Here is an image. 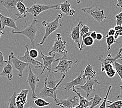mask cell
<instances>
[{
	"instance_id": "cell-51",
	"label": "cell",
	"mask_w": 122,
	"mask_h": 108,
	"mask_svg": "<svg viewBox=\"0 0 122 108\" xmlns=\"http://www.w3.org/2000/svg\"><path fill=\"white\" fill-rule=\"evenodd\" d=\"M33 108V107H30V108Z\"/></svg>"
},
{
	"instance_id": "cell-1",
	"label": "cell",
	"mask_w": 122,
	"mask_h": 108,
	"mask_svg": "<svg viewBox=\"0 0 122 108\" xmlns=\"http://www.w3.org/2000/svg\"><path fill=\"white\" fill-rule=\"evenodd\" d=\"M37 21L36 19H34L31 24L27 26V21H25V28L22 31H15L12 30V33L14 34H21L27 36L30 40L32 47L33 48H36V44H35V39H36V34L39 29L40 28L37 25Z\"/></svg>"
},
{
	"instance_id": "cell-17",
	"label": "cell",
	"mask_w": 122,
	"mask_h": 108,
	"mask_svg": "<svg viewBox=\"0 0 122 108\" xmlns=\"http://www.w3.org/2000/svg\"><path fill=\"white\" fill-rule=\"evenodd\" d=\"M100 84L99 82L96 80L95 79V78H92V79H89L87 80L85 84L83 85L82 86H79L76 89V90H81L83 89L84 91L85 92L87 97H88L90 94H91L92 93L95 92L96 90L93 88V86L95 84Z\"/></svg>"
},
{
	"instance_id": "cell-8",
	"label": "cell",
	"mask_w": 122,
	"mask_h": 108,
	"mask_svg": "<svg viewBox=\"0 0 122 108\" xmlns=\"http://www.w3.org/2000/svg\"><path fill=\"white\" fill-rule=\"evenodd\" d=\"M55 103L56 106L61 108H73L79 105L80 100L77 96H74L67 99H58Z\"/></svg>"
},
{
	"instance_id": "cell-43",
	"label": "cell",
	"mask_w": 122,
	"mask_h": 108,
	"mask_svg": "<svg viewBox=\"0 0 122 108\" xmlns=\"http://www.w3.org/2000/svg\"><path fill=\"white\" fill-rule=\"evenodd\" d=\"M96 36H97V32L96 31H91V35H90V36H91L93 40L96 39Z\"/></svg>"
},
{
	"instance_id": "cell-50",
	"label": "cell",
	"mask_w": 122,
	"mask_h": 108,
	"mask_svg": "<svg viewBox=\"0 0 122 108\" xmlns=\"http://www.w3.org/2000/svg\"><path fill=\"white\" fill-rule=\"evenodd\" d=\"M120 59H121V60H122V57H121V58H120Z\"/></svg>"
},
{
	"instance_id": "cell-47",
	"label": "cell",
	"mask_w": 122,
	"mask_h": 108,
	"mask_svg": "<svg viewBox=\"0 0 122 108\" xmlns=\"http://www.w3.org/2000/svg\"><path fill=\"white\" fill-rule=\"evenodd\" d=\"M122 52V46L121 48L119 49V51H118V52L117 54H121Z\"/></svg>"
},
{
	"instance_id": "cell-48",
	"label": "cell",
	"mask_w": 122,
	"mask_h": 108,
	"mask_svg": "<svg viewBox=\"0 0 122 108\" xmlns=\"http://www.w3.org/2000/svg\"><path fill=\"white\" fill-rule=\"evenodd\" d=\"M84 108L82 107L81 106H80V105H78V106H76V107H74V108Z\"/></svg>"
},
{
	"instance_id": "cell-29",
	"label": "cell",
	"mask_w": 122,
	"mask_h": 108,
	"mask_svg": "<svg viewBox=\"0 0 122 108\" xmlns=\"http://www.w3.org/2000/svg\"><path fill=\"white\" fill-rule=\"evenodd\" d=\"M94 43V40H93L92 38L90 36H87L85 37L84 39L83 42L81 44V51H82L83 49L84 44H85L87 46H91Z\"/></svg>"
},
{
	"instance_id": "cell-5",
	"label": "cell",
	"mask_w": 122,
	"mask_h": 108,
	"mask_svg": "<svg viewBox=\"0 0 122 108\" xmlns=\"http://www.w3.org/2000/svg\"><path fill=\"white\" fill-rule=\"evenodd\" d=\"M82 10L84 13H87L89 14L96 21L99 23L103 22L104 20L107 18L104 15V10L99 9L94 6L83 8H82Z\"/></svg>"
},
{
	"instance_id": "cell-24",
	"label": "cell",
	"mask_w": 122,
	"mask_h": 108,
	"mask_svg": "<svg viewBox=\"0 0 122 108\" xmlns=\"http://www.w3.org/2000/svg\"><path fill=\"white\" fill-rule=\"evenodd\" d=\"M96 76V72L92 70V65H88L83 72V77L87 81L94 78Z\"/></svg>"
},
{
	"instance_id": "cell-2",
	"label": "cell",
	"mask_w": 122,
	"mask_h": 108,
	"mask_svg": "<svg viewBox=\"0 0 122 108\" xmlns=\"http://www.w3.org/2000/svg\"><path fill=\"white\" fill-rule=\"evenodd\" d=\"M62 17V15L61 13H59L57 15L56 18L54 21L51 22H47L46 21H43L42 22V25L45 28V34L43 36V39L41 42L38 44L39 45H42L44 43L46 39L48 37L49 35L53 33L54 31L59 27H61L62 25L59 22V20Z\"/></svg>"
},
{
	"instance_id": "cell-37",
	"label": "cell",
	"mask_w": 122,
	"mask_h": 108,
	"mask_svg": "<svg viewBox=\"0 0 122 108\" xmlns=\"http://www.w3.org/2000/svg\"><path fill=\"white\" fill-rule=\"evenodd\" d=\"M29 55L31 58H32L33 59H35L36 58L38 57L39 52L36 48H32L31 49L30 51H29Z\"/></svg>"
},
{
	"instance_id": "cell-44",
	"label": "cell",
	"mask_w": 122,
	"mask_h": 108,
	"mask_svg": "<svg viewBox=\"0 0 122 108\" xmlns=\"http://www.w3.org/2000/svg\"><path fill=\"white\" fill-rule=\"evenodd\" d=\"M120 89H121V93L120 94L117 96V98L119 99L120 100H122V85L120 86Z\"/></svg>"
},
{
	"instance_id": "cell-38",
	"label": "cell",
	"mask_w": 122,
	"mask_h": 108,
	"mask_svg": "<svg viewBox=\"0 0 122 108\" xmlns=\"http://www.w3.org/2000/svg\"><path fill=\"white\" fill-rule=\"evenodd\" d=\"M115 19L117 20V26H122V11L115 15Z\"/></svg>"
},
{
	"instance_id": "cell-21",
	"label": "cell",
	"mask_w": 122,
	"mask_h": 108,
	"mask_svg": "<svg viewBox=\"0 0 122 108\" xmlns=\"http://www.w3.org/2000/svg\"><path fill=\"white\" fill-rule=\"evenodd\" d=\"M122 57V54H117L116 56L114 57H112L111 54H109L107 55V57H103L102 55L99 57L98 59L101 62V68L103 67L107 64H112L115 62L117 60L120 59V58Z\"/></svg>"
},
{
	"instance_id": "cell-27",
	"label": "cell",
	"mask_w": 122,
	"mask_h": 108,
	"mask_svg": "<svg viewBox=\"0 0 122 108\" xmlns=\"http://www.w3.org/2000/svg\"><path fill=\"white\" fill-rule=\"evenodd\" d=\"M92 105L89 108H94L95 107L99 104L101 101H103V99L101 98L98 94H95L93 98H91Z\"/></svg>"
},
{
	"instance_id": "cell-11",
	"label": "cell",
	"mask_w": 122,
	"mask_h": 108,
	"mask_svg": "<svg viewBox=\"0 0 122 108\" xmlns=\"http://www.w3.org/2000/svg\"><path fill=\"white\" fill-rule=\"evenodd\" d=\"M8 58L10 60V62L13 63V67L19 72V77H22L24 70L29 66V64L25 63L19 60L18 58L14 56V52H11L10 54L8 56Z\"/></svg>"
},
{
	"instance_id": "cell-12",
	"label": "cell",
	"mask_w": 122,
	"mask_h": 108,
	"mask_svg": "<svg viewBox=\"0 0 122 108\" xmlns=\"http://www.w3.org/2000/svg\"><path fill=\"white\" fill-rule=\"evenodd\" d=\"M25 45V47L26 49V51L25 52V55L24 56L20 57L18 56L17 58H18L19 60L23 61V62L28 63L29 64H31L34 66V68L36 69L37 68H42L43 67V65L42 63L40 62L39 61L36 60V59H33L32 58H31L29 55V46L28 44Z\"/></svg>"
},
{
	"instance_id": "cell-49",
	"label": "cell",
	"mask_w": 122,
	"mask_h": 108,
	"mask_svg": "<svg viewBox=\"0 0 122 108\" xmlns=\"http://www.w3.org/2000/svg\"><path fill=\"white\" fill-rule=\"evenodd\" d=\"M76 3H77V4H80V3L81 2V0H76Z\"/></svg>"
},
{
	"instance_id": "cell-3",
	"label": "cell",
	"mask_w": 122,
	"mask_h": 108,
	"mask_svg": "<svg viewBox=\"0 0 122 108\" xmlns=\"http://www.w3.org/2000/svg\"><path fill=\"white\" fill-rule=\"evenodd\" d=\"M56 39L51 51L48 52L49 55H51L54 53H58L63 55L68 54V51L66 49V40H62V36L60 33H56Z\"/></svg>"
},
{
	"instance_id": "cell-23",
	"label": "cell",
	"mask_w": 122,
	"mask_h": 108,
	"mask_svg": "<svg viewBox=\"0 0 122 108\" xmlns=\"http://www.w3.org/2000/svg\"><path fill=\"white\" fill-rule=\"evenodd\" d=\"M72 92L75 93V94H77V96L79 98L80 100V103L79 105L82 107L84 108H89L92 105V100L90 98L89 99H87L85 98V97H83L82 96H81L80 92H77V90H76L75 87H73V88L71 89Z\"/></svg>"
},
{
	"instance_id": "cell-15",
	"label": "cell",
	"mask_w": 122,
	"mask_h": 108,
	"mask_svg": "<svg viewBox=\"0 0 122 108\" xmlns=\"http://www.w3.org/2000/svg\"><path fill=\"white\" fill-rule=\"evenodd\" d=\"M15 19H14L10 17H8L3 15L0 13V29L3 30L5 27L12 28L15 30H19V28L17 27Z\"/></svg>"
},
{
	"instance_id": "cell-28",
	"label": "cell",
	"mask_w": 122,
	"mask_h": 108,
	"mask_svg": "<svg viewBox=\"0 0 122 108\" xmlns=\"http://www.w3.org/2000/svg\"><path fill=\"white\" fill-rule=\"evenodd\" d=\"M34 103L39 107H44L51 105V103H48L42 98H36L33 101Z\"/></svg>"
},
{
	"instance_id": "cell-13",
	"label": "cell",
	"mask_w": 122,
	"mask_h": 108,
	"mask_svg": "<svg viewBox=\"0 0 122 108\" xmlns=\"http://www.w3.org/2000/svg\"><path fill=\"white\" fill-rule=\"evenodd\" d=\"M40 54L41 57L43 61V69L42 72L41 73V74H43L45 70H47L48 71L52 70V63H53V62H54V61H57V62L58 61V62L59 58H58V59H55V53L53 54V55L51 56H47L43 54L42 50H41Z\"/></svg>"
},
{
	"instance_id": "cell-45",
	"label": "cell",
	"mask_w": 122,
	"mask_h": 108,
	"mask_svg": "<svg viewBox=\"0 0 122 108\" xmlns=\"http://www.w3.org/2000/svg\"><path fill=\"white\" fill-rule=\"evenodd\" d=\"M117 6L118 7L122 8V0H117Z\"/></svg>"
},
{
	"instance_id": "cell-6",
	"label": "cell",
	"mask_w": 122,
	"mask_h": 108,
	"mask_svg": "<svg viewBox=\"0 0 122 108\" xmlns=\"http://www.w3.org/2000/svg\"><path fill=\"white\" fill-rule=\"evenodd\" d=\"M66 72L63 73L61 78L60 80L58 83L56 87H54V88H49L46 86V84H44V86L43 88L41 90L40 93V96L42 98H48L51 97L53 98L54 100V102H56L57 100V93L56 90L57 88H58L59 86V85L60 83L62 82L64 78L66 77Z\"/></svg>"
},
{
	"instance_id": "cell-22",
	"label": "cell",
	"mask_w": 122,
	"mask_h": 108,
	"mask_svg": "<svg viewBox=\"0 0 122 108\" xmlns=\"http://www.w3.org/2000/svg\"><path fill=\"white\" fill-rule=\"evenodd\" d=\"M10 63V60L9 58H8V63L7 64V65L2 70V72H0V77H7V79L10 81H11L13 78V67L11 65Z\"/></svg>"
},
{
	"instance_id": "cell-46",
	"label": "cell",
	"mask_w": 122,
	"mask_h": 108,
	"mask_svg": "<svg viewBox=\"0 0 122 108\" xmlns=\"http://www.w3.org/2000/svg\"><path fill=\"white\" fill-rule=\"evenodd\" d=\"M3 34H4L3 32L2 31V29H0V38H1V36H2V35H3Z\"/></svg>"
},
{
	"instance_id": "cell-19",
	"label": "cell",
	"mask_w": 122,
	"mask_h": 108,
	"mask_svg": "<svg viewBox=\"0 0 122 108\" xmlns=\"http://www.w3.org/2000/svg\"><path fill=\"white\" fill-rule=\"evenodd\" d=\"M57 72L55 70L49 71V73L46 77L44 82V84H46V86L49 88H54L56 87L57 84L59 82H58L55 78V74Z\"/></svg>"
},
{
	"instance_id": "cell-26",
	"label": "cell",
	"mask_w": 122,
	"mask_h": 108,
	"mask_svg": "<svg viewBox=\"0 0 122 108\" xmlns=\"http://www.w3.org/2000/svg\"><path fill=\"white\" fill-rule=\"evenodd\" d=\"M16 93L14 92L13 95L8 99L7 103V108H17L16 103Z\"/></svg>"
},
{
	"instance_id": "cell-42",
	"label": "cell",
	"mask_w": 122,
	"mask_h": 108,
	"mask_svg": "<svg viewBox=\"0 0 122 108\" xmlns=\"http://www.w3.org/2000/svg\"><path fill=\"white\" fill-rule=\"evenodd\" d=\"M104 37L103 34L101 33H97L96 39L98 41H101Z\"/></svg>"
},
{
	"instance_id": "cell-18",
	"label": "cell",
	"mask_w": 122,
	"mask_h": 108,
	"mask_svg": "<svg viewBox=\"0 0 122 108\" xmlns=\"http://www.w3.org/2000/svg\"><path fill=\"white\" fill-rule=\"evenodd\" d=\"M29 89H22L19 94H17L16 103L17 108H24L25 104L27 103V97Z\"/></svg>"
},
{
	"instance_id": "cell-39",
	"label": "cell",
	"mask_w": 122,
	"mask_h": 108,
	"mask_svg": "<svg viewBox=\"0 0 122 108\" xmlns=\"http://www.w3.org/2000/svg\"><path fill=\"white\" fill-rule=\"evenodd\" d=\"M116 73H117V72H116L114 68H113L111 70H110L109 71L106 72V75L107 76V77L112 78L113 77H114V76L115 75Z\"/></svg>"
},
{
	"instance_id": "cell-30",
	"label": "cell",
	"mask_w": 122,
	"mask_h": 108,
	"mask_svg": "<svg viewBox=\"0 0 122 108\" xmlns=\"http://www.w3.org/2000/svg\"><path fill=\"white\" fill-rule=\"evenodd\" d=\"M106 42L107 46V51H109L111 49V46L112 44L114 43H119L121 44V42H117L116 41L114 36H106Z\"/></svg>"
},
{
	"instance_id": "cell-16",
	"label": "cell",
	"mask_w": 122,
	"mask_h": 108,
	"mask_svg": "<svg viewBox=\"0 0 122 108\" xmlns=\"http://www.w3.org/2000/svg\"><path fill=\"white\" fill-rule=\"evenodd\" d=\"M82 25V22L80 21L78 24L70 30V32L69 34V36L73 41V42L77 45V48L81 51V44L80 42V27Z\"/></svg>"
},
{
	"instance_id": "cell-34",
	"label": "cell",
	"mask_w": 122,
	"mask_h": 108,
	"mask_svg": "<svg viewBox=\"0 0 122 108\" xmlns=\"http://www.w3.org/2000/svg\"><path fill=\"white\" fill-rule=\"evenodd\" d=\"M107 108H122V100H117L107 107Z\"/></svg>"
},
{
	"instance_id": "cell-10",
	"label": "cell",
	"mask_w": 122,
	"mask_h": 108,
	"mask_svg": "<svg viewBox=\"0 0 122 108\" xmlns=\"http://www.w3.org/2000/svg\"><path fill=\"white\" fill-rule=\"evenodd\" d=\"M83 72L84 71L82 70L81 71L80 74L76 78H75V79L70 82L63 83L62 85L59 86V88L65 89L66 92H68L73 87H75V86L83 85L86 82V80L83 77Z\"/></svg>"
},
{
	"instance_id": "cell-14",
	"label": "cell",
	"mask_w": 122,
	"mask_h": 108,
	"mask_svg": "<svg viewBox=\"0 0 122 108\" xmlns=\"http://www.w3.org/2000/svg\"><path fill=\"white\" fill-rule=\"evenodd\" d=\"M24 1V0H1L0 4L3 6L8 12L14 14L18 17L19 14L16 9V5L19 2Z\"/></svg>"
},
{
	"instance_id": "cell-20",
	"label": "cell",
	"mask_w": 122,
	"mask_h": 108,
	"mask_svg": "<svg viewBox=\"0 0 122 108\" xmlns=\"http://www.w3.org/2000/svg\"><path fill=\"white\" fill-rule=\"evenodd\" d=\"M59 6L55 8V10H60L62 12L65 14L66 16H74L75 11L71 8V4L68 1H66L58 4Z\"/></svg>"
},
{
	"instance_id": "cell-40",
	"label": "cell",
	"mask_w": 122,
	"mask_h": 108,
	"mask_svg": "<svg viewBox=\"0 0 122 108\" xmlns=\"http://www.w3.org/2000/svg\"><path fill=\"white\" fill-rule=\"evenodd\" d=\"M113 68V66L112 65H111V64H107V65H106L101 68V71L102 72L106 71V72Z\"/></svg>"
},
{
	"instance_id": "cell-4",
	"label": "cell",
	"mask_w": 122,
	"mask_h": 108,
	"mask_svg": "<svg viewBox=\"0 0 122 108\" xmlns=\"http://www.w3.org/2000/svg\"><path fill=\"white\" fill-rule=\"evenodd\" d=\"M67 55L66 54L63 55L62 57L59 58V61L58 65L55 67V71L59 72L61 73L67 72L69 69H70L76 63L78 60H76L74 62L71 60H67Z\"/></svg>"
},
{
	"instance_id": "cell-35",
	"label": "cell",
	"mask_w": 122,
	"mask_h": 108,
	"mask_svg": "<svg viewBox=\"0 0 122 108\" xmlns=\"http://www.w3.org/2000/svg\"><path fill=\"white\" fill-rule=\"evenodd\" d=\"M8 61L4 59V56L1 51H0V69H3L4 67L7 65Z\"/></svg>"
},
{
	"instance_id": "cell-41",
	"label": "cell",
	"mask_w": 122,
	"mask_h": 108,
	"mask_svg": "<svg viewBox=\"0 0 122 108\" xmlns=\"http://www.w3.org/2000/svg\"><path fill=\"white\" fill-rule=\"evenodd\" d=\"M115 33V31L114 28H111L109 29V30L107 32V36H114Z\"/></svg>"
},
{
	"instance_id": "cell-32",
	"label": "cell",
	"mask_w": 122,
	"mask_h": 108,
	"mask_svg": "<svg viewBox=\"0 0 122 108\" xmlns=\"http://www.w3.org/2000/svg\"><path fill=\"white\" fill-rule=\"evenodd\" d=\"M114 29L115 31L114 37L116 40L120 36H122V26H116Z\"/></svg>"
},
{
	"instance_id": "cell-7",
	"label": "cell",
	"mask_w": 122,
	"mask_h": 108,
	"mask_svg": "<svg viewBox=\"0 0 122 108\" xmlns=\"http://www.w3.org/2000/svg\"><path fill=\"white\" fill-rule=\"evenodd\" d=\"M58 6V4L48 6L40 4H36L33 5L30 8L27 7V13L32 14L34 16V19H36V17L43 11L51 9H55Z\"/></svg>"
},
{
	"instance_id": "cell-9",
	"label": "cell",
	"mask_w": 122,
	"mask_h": 108,
	"mask_svg": "<svg viewBox=\"0 0 122 108\" xmlns=\"http://www.w3.org/2000/svg\"><path fill=\"white\" fill-rule=\"evenodd\" d=\"M31 65V64H29V74L26 82L29 85L32 90V98L36 99L37 98V95L36 93V84L40 81V79L37 75L35 74L32 71Z\"/></svg>"
},
{
	"instance_id": "cell-36",
	"label": "cell",
	"mask_w": 122,
	"mask_h": 108,
	"mask_svg": "<svg viewBox=\"0 0 122 108\" xmlns=\"http://www.w3.org/2000/svg\"><path fill=\"white\" fill-rule=\"evenodd\" d=\"M81 29H80V36L82 37V36H84V34H86L87 33H88V32H89L90 30V28L88 26H87L86 25H81Z\"/></svg>"
},
{
	"instance_id": "cell-31",
	"label": "cell",
	"mask_w": 122,
	"mask_h": 108,
	"mask_svg": "<svg viewBox=\"0 0 122 108\" xmlns=\"http://www.w3.org/2000/svg\"><path fill=\"white\" fill-rule=\"evenodd\" d=\"M112 88V86L110 85L109 87H108V89H107V94L106 97L104 98V99H103V101H102V103L101 104L100 106H99L98 108H107V106H106V103H110L111 104L112 103V102L111 101H109L107 100V98H108V96L109 95V93L111 92V90Z\"/></svg>"
},
{
	"instance_id": "cell-33",
	"label": "cell",
	"mask_w": 122,
	"mask_h": 108,
	"mask_svg": "<svg viewBox=\"0 0 122 108\" xmlns=\"http://www.w3.org/2000/svg\"><path fill=\"white\" fill-rule=\"evenodd\" d=\"M114 66L116 72L117 73L119 76H120L122 82V65L115 61L114 62Z\"/></svg>"
},
{
	"instance_id": "cell-25",
	"label": "cell",
	"mask_w": 122,
	"mask_h": 108,
	"mask_svg": "<svg viewBox=\"0 0 122 108\" xmlns=\"http://www.w3.org/2000/svg\"><path fill=\"white\" fill-rule=\"evenodd\" d=\"M23 1H20L16 5V9L18 11L19 16L17 17L15 20L21 19L22 17H26V13H27V7L23 3Z\"/></svg>"
}]
</instances>
